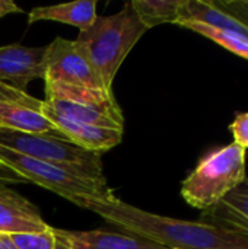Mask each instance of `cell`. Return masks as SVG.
I'll list each match as a JSON object with an SVG mask.
<instances>
[{"mask_svg": "<svg viewBox=\"0 0 248 249\" xmlns=\"http://www.w3.org/2000/svg\"><path fill=\"white\" fill-rule=\"evenodd\" d=\"M79 207L91 210L129 235L167 249H248V239L221 228L171 219L140 210L115 196L108 200H82Z\"/></svg>", "mask_w": 248, "mask_h": 249, "instance_id": "cell-1", "label": "cell"}, {"mask_svg": "<svg viewBox=\"0 0 248 249\" xmlns=\"http://www.w3.org/2000/svg\"><path fill=\"white\" fill-rule=\"evenodd\" d=\"M146 31L132 3L127 1L120 12L96 16L88 29L79 32L76 41L88 50L107 90H113L120 66Z\"/></svg>", "mask_w": 248, "mask_h": 249, "instance_id": "cell-2", "label": "cell"}, {"mask_svg": "<svg viewBox=\"0 0 248 249\" xmlns=\"http://www.w3.org/2000/svg\"><path fill=\"white\" fill-rule=\"evenodd\" d=\"M0 146L23 156L60 166L101 188H108L101 155L88 152L67 139L0 128Z\"/></svg>", "mask_w": 248, "mask_h": 249, "instance_id": "cell-3", "label": "cell"}, {"mask_svg": "<svg viewBox=\"0 0 248 249\" xmlns=\"http://www.w3.org/2000/svg\"><path fill=\"white\" fill-rule=\"evenodd\" d=\"M246 149L231 143L206 155L183 181L181 196L191 207L208 210L246 179Z\"/></svg>", "mask_w": 248, "mask_h": 249, "instance_id": "cell-4", "label": "cell"}, {"mask_svg": "<svg viewBox=\"0 0 248 249\" xmlns=\"http://www.w3.org/2000/svg\"><path fill=\"white\" fill-rule=\"evenodd\" d=\"M44 104L56 114L76 123L124 130V115L113 90L45 83Z\"/></svg>", "mask_w": 248, "mask_h": 249, "instance_id": "cell-5", "label": "cell"}, {"mask_svg": "<svg viewBox=\"0 0 248 249\" xmlns=\"http://www.w3.org/2000/svg\"><path fill=\"white\" fill-rule=\"evenodd\" d=\"M0 162L18 172L29 182L56 193L76 206H79L82 200H108L114 197L110 188H101L96 184L79 178L60 166L23 156L1 146Z\"/></svg>", "mask_w": 248, "mask_h": 249, "instance_id": "cell-6", "label": "cell"}, {"mask_svg": "<svg viewBox=\"0 0 248 249\" xmlns=\"http://www.w3.org/2000/svg\"><path fill=\"white\" fill-rule=\"evenodd\" d=\"M44 82L107 90L88 50L76 39L60 36L47 45Z\"/></svg>", "mask_w": 248, "mask_h": 249, "instance_id": "cell-7", "label": "cell"}, {"mask_svg": "<svg viewBox=\"0 0 248 249\" xmlns=\"http://www.w3.org/2000/svg\"><path fill=\"white\" fill-rule=\"evenodd\" d=\"M42 105L44 101L31 96L26 90L0 82V128L66 139L47 120Z\"/></svg>", "mask_w": 248, "mask_h": 249, "instance_id": "cell-8", "label": "cell"}, {"mask_svg": "<svg viewBox=\"0 0 248 249\" xmlns=\"http://www.w3.org/2000/svg\"><path fill=\"white\" fill-rule=\"evenodd\" d=\"M45 47H25L10 44L0 47V82L25 90L34 79H44Z\"/></svg>", "mask_w": 248, "mask_h": 249, "instance_id": "cell-9", "label": "cell"}, {"mask_svg": "<svg viewBox=\"0 0 248 249\" xmlns=\"http://www.w3.org/2000/svg\"><path fill=\"white\" fill-rule=\"evenodd\" d=\"M48 228L37 206L6 184H0V233L44 232Z\"/></svg>", "mask_w": 248, "mask_h": 249, "instance_id": "cell-10", "label": "cell"}, {"mask_svg": "<svg viewBox=\"0 0 248 249\" xmlns=\"http://www.w3.org/2000/svg\"><path fill=\"white\" fill-rule=\"evenodd\" d=\"M42 112L47 117V120L57 128L58 133H61L73 144L88 152L102 155L121 143L123 131L72 121L56 114L45 104L42 105Z\"/></svg>", "mask_w": 248, "mask_h": 249, "instance_id": "cell-11", "label": "cell"}, {"mask_svg": "<svg viewBox=\"0 0 248 249\" xmlns=\"http://www.w3.org/2000/svg\"><path fill=\"white\" fill-rule=\"evenodd\" d=\"M200 222L248 239V178L228 193L218 204L205 210Z\"/></svg>", "mask_w": 248, "mask_h": 249, "instance_id": "cell-12", "label": "cell"}, {"mask_svg": "<svg viewBox=\"0 0 248 249\" xmlns=\"http://www.w3.org/2000/svg\"><path fill=\"white\" fill-rule=\"evenodd\" d=\"M53 232L57 239L73 249H167L129 233H117L105 229L66 231L53 228Z\"/></svg>", "mask_w": 248, "mask_h": 249, "instance_id": "cell-13", "label": "cell"}, {"mask_svg": "<svg viewBox=\"0 0 248 249\" xmlns=\"http://www.w3.org/2000/svg\"><path fill=\"white\" fill-rule=\"evenodd\" d=\"M96 16L95 0H77L64 4L34 7L28 13V23H35L38 20H54L76 26L79 31H85L94 23Z\"/></svg>", "mask_w": 248, "mask_h": 249, "instance_id": "cell-14", "label": "cell"}, {"mask_svg": "<svg viewBox=\"0 0 248 249\" xmlns=\"http://www.w3.org/2000/svg\"><path fill=\"white\" fill-rule=\"evenodd\" d=\"M184 20L205 23L208 26L235 32L238 35L248 38L247 26L243 25L235 18L225 13L222 9H219L215 4V1L210 0H184L178 10V22H184Z\"/></svg>", "mask_w": 248, "mask_h": 249, "instance_id": "cell-15", "label": "cell"}, {"mask_svg": "<svg viewBox=\"0 0 248 249\" xmlns=\"http://www.w3.org/2000/svg\"><path fill=\"white\" fill-rule=\"evenodd\" d=\"M183 1L184 0H133L130 3L142 23L151 29L161 23H177Z\"/></svg>", "mask_w": 248, "mask_h": 249, "instance_id": "cell-16", "label": "cell"}, {"mask_svg": "<svg viewBox=\"0 0 248 249\" xmlns=\"http://www.w3.org/2000/svg\"><path fill=\"white\" fill-rule=\"evenodd\" d=\"M177 25L187 28L190 31H194L203 36H206L208 39L216 42L218 45L224 47L225 50L243 57L248 60V38L238 35L235 32H229V31H222V29H216L212 26H208L205 23H199V22H178Z\"/></svg>", "mask_w": 248, "mask_h": 249, "instance_id": "cell-17", "label": "cell"}, {"mask_svg": "<svg viewBox=\"0 0 248 249\" xmlns=\"http://www.w3.org/2000/svg\"><path fill=\"white\" fill-rule=\"evenodd\" d=\"M10 239L16 249H53L57 242L51 226L44 232L13 233Z\"/></svg>", "mask_w": 248, "mask_h": 249, "instance_id": "cell-18", "label": "cell"}, {"mask_svg": "<svg viewBox=\"0 0 248 249\" xmlns=\"http://www.w3.org/2000/svg\"><path fill=\"white\" fill-rule=\"evenodd\" d=\"M215 4L248 28V0H216Z\"/></svg>", "mask_w": 248, "mask_h": 249, "instance_id": "cell-19", "label": "cell"}, {"mask_svg": "<svg viewBox=\"0 0 248 249\" xmlns=\"http://www.w3.org/2000/svg\"><path fill=\"white\" fill-rule=\"evenodd\" d=\"M229 130L234 136V143L238 146L248 149V112L238 114L234 123L229 125Z\"/></svg>", "mask_w": 248, "mask_h": 249, "instance_id": "cell-20", "label": "cell"}, {"mask_svg": "<svg viewBox=\"0 0 248 249\" xmlns=\"http://www.w3.org/2000/svg\"><path fill=\"white\" fill-rule=\"evenodd\" d=\"M29 181L0 162V184H28Z\"/></svg>", "mask_w": 248, "mask_h": 249, "instance_id": "cell-21", "label": "cell"}, {"mask_svg": "<svg viewBox=\"0 0 248 249\" xmlns=\"http://www.w3.org/2000/svg\"><path fill=\"white\" fill-rule=\"evenodd\" d=\"M20 7L16 6L12 0H0V18L10 15V13H20Z\"/></svg>", "mask_w": 248, "mask_h": 249, "instance_id": "cell-22", "label": "cell"}, {"mask_svg": "<svg viewBox=\"0 0 248 249\" xmlns=\"http://www.w3.org/2000/svg\"><path fill=\"white\" fill-rule=\"evenodd\" d=\"M0 249H16V247L13 245L10 235L6 233H0Z\"/></svg>", "mask_w": 248, "mask_h": 249, "instance_id": "cell-23", "label": "cell"}, {"mask_svg": "<svg viewBox=\"0 0 248 249\" xmlns=\"http://www.w3.org/2000/svg\"><path fill=\"white\" fill-rule=\"evenodd\" d=\"M53 249H73L70 248L69 245H66L64 242H61L60 239H57V242H56V245H54V248Z\"/></svg>", "mask_w": 248, "mask_h": 249, "instance_id": "cell-24", "label": "cell"}]
</instances>
